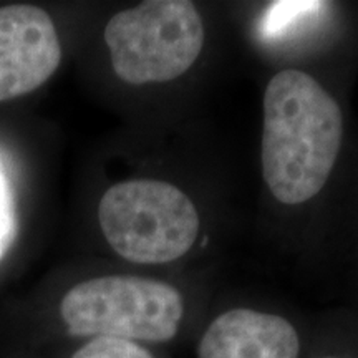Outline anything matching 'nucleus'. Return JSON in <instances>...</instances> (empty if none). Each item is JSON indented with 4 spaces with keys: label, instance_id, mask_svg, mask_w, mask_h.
Masks as SVG:
<instances>
[{
    "label": "nucleus",
    "instance_id": "6",
    "mask_svg": "<svg viewBox=\"0 0 358 358\" xmlns=\"http://www.w3.org/2000/svg\"><path fill=\"white\" fill-rule=\"evenodd\" d=\"M297 329L277 313L254 308L222 312L206 329L198 358H299Z\"/></svg>",
    "mask_w": 358,
    "mask_h": 358
},
{
    "label": "nucleus",
    "instance_id": "8",
    "mask_svg": "<svg viewBox=\"0 0 358 358\" xmlns=\"http://www.w3.org/2000/svg\"><path fill=\"white\" fill-rule=\"evenodd\" d=\"M17 236L15 204L12 189L6 176L0 171V259L7 252Z\"/></svg>",
    "mask_w": 358,
    "mask_h": 358
},
{
    "label": "nucleus",
    "instance_id": "2",
    "mask_svg": "<svg viewBox=\"0 0 358 358\" xmlns=\"http://www.w3.org/2000/svg\"><path fill=\"white\" fill-rule=\"evenodd\" d=\"M98 222L110 248L134 264L178 261L201 231L189 196L159 179H128L108 187L98 204Z\"/></svg>",
    "mask_w": 358,
    "mask_h": 358
},
{
    "label": "nucleus",
    "instance_id": "4",
    "mask_svg": "<svg viewBox=\"0 0 358 358\" xmlns=\"http://www.w3.org/2000/svg\"><path fill=\"white\" fill-rule=\"evenodd\" d=\"M103 37L122 82L168 83L196 64L204 47V25L189 0H146L115 13Z\"/></svg>",
    "mask_w": 358,
    "mask_h": 358
},
{
    "label": "nucleus",
    "instance_id": "3",
    "mask_svg": "<svg viewBox=\"0 0 358 358\" xmlns=\"http://www.w3.org/2000/svg\"><path fill=\"white\" fill-rule=\"evenodd\" d=\"M181 292L163 280L138 275H101L73 285L60 303L66 330L75 337H108L164 343L185 319Z\"/></svg>",
    "mask_w": 358,
    "mask_h": 358
},
{
    "label": "nucleus",
    "instance_id": "1",
    "mask_svg": "<svg viewBox=\"0 0 358 358\" xmlns=\"http://www.w3.org/2000/svg\"><path fill=\"white\" fill-rule=\"evenodd\" d=\"M343 140L337 100L312 75L282 70L264 92L262 176L285 206L315 198L329 181Z\"/></svg>",
    "mask_w": 358,
    "mask_h": 358
},
{
    "label": "nucleus",
    "instance_id": "9",
    "mask_svg": "<svg viewBox=\"0 0 358 358\" xmlns=\"http://www.w3.org/2000/svg\"><path fill=\"white\" fill-rule=\"evenodd\" d=\"M322 358H342V357H334V355H327V357H322Z\"/></svg>",
    "mask_w": 358,
    "mask_h": 358
},
{
    "label": "nucleus",
    "instance_id": "7",
    "mask_svg": "<svg viewBox=\"0 0 358 358\" xmlns=\"http://www.w3.org/2000/svg\"><path fill=\"white\" fill-rule=\"evenodd\" d=\"M71 358H155L138 342L123 338L95 337L78 348Z\"/></svg>",
    "mask_w": 358,
    "mask_h": 358
},
{
    "label": "nucleus",
    "instance_id": "5",
    "mask_svg": "<svg viewBox=\"0 0 358 358\" xmlns=\"http://www.w3.org/2000/svg\"><path fill=\"white\" fill-rule=\"evenodd\" d=\"M60 62V38L43 8L27 3L0 7V101L35 92Z\"/></svg>",
    "mask_w": 358,
    "mask_h": 358
}]
</instances>
